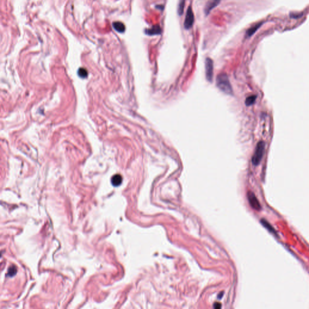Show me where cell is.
<instances>
[{
	"instance_id": "obj_3",
	"label": "cell",
	"mask_w": 309,
	"mask_h": 309,
	"mask_svg": "<svg viewBox=\"0 0 309 309\" xmlns=\"http://www.w3.org/2000/svg\"><path fill=\"white\" fill-rule=\"evenodd\" d=\"M194 21V13H193L191 6H190L188 7V9L187 10L186 16H185V21H184L185 28L187 30L190 29L193 26Z\"/></svg>"
},
{
	"instance_id": "obj_4",
	"label": "cell",
	"mask_w": 309,
	"mask_h": 309,
	"mask_svg": "<svg viewBox=\"0 0 309 309\" xmlns=\"http://www.w3.org/2000/svg\"><path fill=\"white\" fill-rule=\"evenodd\" d=\"M205 70L207 79L211 82L213 77V62L209 57L207 58L205 60Z\"/></svg>"
},
{
	"instance_id": "obj_5",
	"label": "cell",
	"mask_w": 309,
	"mask_h": 309,
	"mask_svg": "<svg viewBox=\"0 0 309 309\" xmlns=\"http://www.w3.org/2000/svg\"><path fill=\"white\" fill-rule=\"evenodd\" d=\"M248 198L250 204L251 206L252 207V208H254L256 210H260L261 209V205L258 202V200L257 199L255 194L252 192H251V191L248 192Z\"/></svg>"
},
{
	"instance_id": "obj_16",
	"label": "cell",
	"mask_w": 309,
	"mask_h": 309,
	"mask_svg": "<svg viewBox=\"0 0 309 309\" xmlns=\"http://www.w3.org/2000/svg\"><path fill=\"white\" fill-rule=\"evenodd\" d=\"M214 307L215 308H221V304L219 302H215L214 305Z\"/></svg>"
},
{
	"instance_id": "obj_8",
	"label": "cell",
	"mask_w": 309,
	"mask_h": 309,
	"mask_svg": "<svg viewBox=\"0 0 309 309\" xmlns=\"http://www.w3.org/2000/svg\"><path fill=\"white\" fill-rule=\"evenodd\" d=\"M112 25H113L114 28L117 31V32H118L119 33L125 32L126 27L123 23L119 22V21H117V22H113Z\"/></svg>"
},
{
	"instance_id": "obj_6",
	"label": "cell",
	"mask_w": 309,
	"mask_h": 309,
	"mask_svg": "<svg viewBox=\"0 0 309 309\" xmlns=\"http://www.w3.org/2000/svg\"><path fill=\"white\" fill-rule=\"evenodd\" d=\"M221 0H209L207 3L204 12L206 16L208 15V14L211 12V11L221 3Z\"/></svg>"
},
{
	"instance_id": "obj_10",
	"label": "cell",
	"mask_w": 309,
	"mask_h": 309,
	"mask_svg": "<svg viewBox=\"0 0 309 309\" xmlns=\"http://www.w3.org/2000/svg\"><path fill=\"white\" fill-rule=\"evenodd\" d=\"M262 25V23L260 22V23H258V24H257L256 25L252 26V27L250 28L248 30H247V32L246 33V36L248 37H250L251 36H252L255 32L260 27V26Z\"/></svg>"
},
{
	"instance_id": "obj_13",
	"label": "cell",
	"mask_w": 309,
	"mask_h": 309,
	"mask_svg": "<svg viewBox=\"0 0 309 309\" xmlns=\"http://www.w3.org/2000/svg\"><path fill=\"white\" fill-rule=\"evenodd\" d=\"M256 96H251L246 99L245 104L246 106H251L253 104L256 100Z\"/></svg>"
},
{
	"instance_id": "obj_14",
	"label": "cell",
	"mask_w": 309,
	"mask_h": 309,
	"mask_svg": "<svg viewBox=\"0 0 309 309\" xmlns=\"http://www.w3.org/2000/svg\"><path fill=\"white\" fill-rule=\"evenodd\" d=\"M88 71L84 68H81L79 69V71H78V75H79V77H82V78H86V77L88 76Z\"/></svg>"
},
{
	"instance_id": "obj_17",
	"label": "cell",
	"mask_w": 309,
	"mask_h": 309,
	"mask_svg": "<svg viewBox=\"0 0 309 309\" xmlns=\"http://www.w3.org/2000/svg\"><path fill=\"white\" fill-rule=\"evenodd\" d=\"M157 8H158V9H160V10H162V9H163V7H162V5H161L160 6H157Z\"/></svg>"
},
{
	"instance_id": "obj_7",
	"label": "cell",
	"mask_w": 309,
	"mask_h": 309,
	"mask_svg": "<svg viewBox=\"0 0 309 309\" xmlns=\"http://www.w3.org/2000/svg\"><path fill=\"white\" fill-rule=\"evenodd\" d=\"M145 33L146 35L149 36L160 35L161 33V28L159 25H153L151 28L146 29Z\"/></svg>"
},
{
	"instance_id": "obj_9",
	"label": "cell",
	"mask_w": 309,
	"mask_h": 309,
	"mask_svg": "<svg viewBox=\"0 0 309 309\" xmlns=\"http://www.w3.org/2000/svg\"><path fill=\"white\" fill-rule=\"evenodd\" d=\"M122 181H123V178L119 174H117V175H114L112 176V179H111L112 184L115 187L119 186V185L121 184Z\"/></svg>"
},
{
	"instance_id": "obj_12",
	"label": "cell",
	"mask_w": 309,
	"mask_h": 309,
	"mask_svg": "<svg viewBox=\"0 0 309 309\" xmlns=\"http://www.w3.org/2000/svg\"><path fill=\"white\" fill-rule=\"evenodd\" d=\"M261 222L263 224V225L265 226V228H266L269 231L272 232V233H276V231H275V229L272 228V226L266 221H265V219H261Z\"/></svg>"
},
{
	"instance_id": "obj_2",
	"label": "cell",
	"mask_w": 309,
	"mask_h": 309,
	"mask_svg": "<svg viewBox=\"0 0 309 309\" xmlns=\"http://www.w3.org/2000/svg\"><path fill=\"white\" fill-rule=\"evenodd\" d=\"M265 147V144L263 141H260L257 144L254 154L252 158V162L254 165H257L260 163L262 157L263 156L264 154Z\"/></svg>"
},
{
	"instance_id": "obj_15",
	"label": "cell",
	"mask_w": 309,
	"mask_h": 309,
	"mask_svg": "<svg viewBox=\"0 0 309 309\" xmlns=\"http://www.w3.org/2000/svg\"><path fill=\"white\" fill-rule=\"evenodd\" d=\"M16 273H17V269H16V268L14 267V266H12V267L10 268V269H9L8 274L10 276H12L15 275Z\"/></svg>"
},
{
	"instance_id": "obj_1",
	"label": "cell",
	"mask_w": 309,
	"mask_h": 309,
	"mask_svg": "<svg viewBox=\"0 0 309 309\" xmlns=\"http://www.w3.org/2000/svg\"><path fill=\"white\" fill-rule=\"evenodd\" d=\"M216 83L218 87L227 94H233V89L226 74L222 73L218 75L216 79Z\"/></svg>"
},
{
	"instance_id": "obj_11",
	"label": "cell",
	"mask_w": 309,
	"mask_h": 309,
	"mask_svg": "<svg viewBox=\"0 0 309 309\" xmlns=\"http://www.w3.org/2000/svg\"><path fill=\"white\" fill-rule=\"evenodd\" d=\"M185 3V0H179V3L178 7V13L179 15H182L184 13V9Z\"/></svg>"
}]
</instances>
